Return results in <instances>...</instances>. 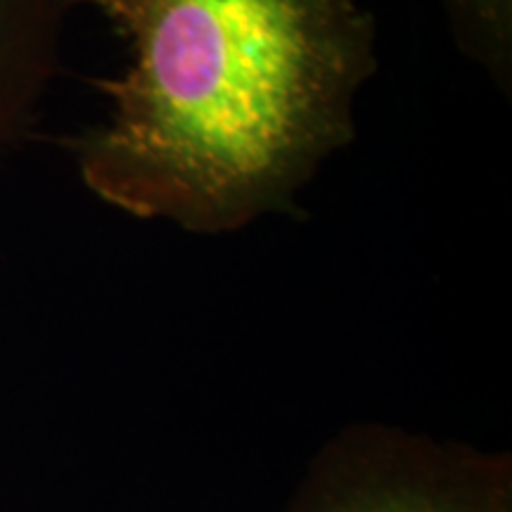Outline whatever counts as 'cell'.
I'll list each match as a JSON object with an SVG mask.
<instances>
[{
    "mask_svg": "<svg viewBox=\"0 0 512 512\" xmlns=\"http://www.w3.org/2000/svg\"><path fill=\"white\" fill-rule=\"evenodd\" d=\"M131 62L100 81L110 117L76 145L102 202L195 235L294 214L318 169L356 138L377 72L358 0H81Z\"/></svg>",
    "mask_w": 512,
    "mask_h": 512,
    "instance_id": "6da1fadb",
    "label": "cell"
},
{
    "mask_svg": "<svg viewBox=\"0 0 512 512\" xmlns=\"http://www.w3.org/2000/svg\"><path fill=\"white\" fill-rule=\"evenodd\" d=\"M283 512H512V456L351 422L318 448Z\"/></svg>",
    "mask_w": 512,
    "mask_h": 512,
    "instance_id": "7a4b0ae2",
    "label": "cell"
},
{
    "mask_svg": "<svg viewBox=\"0 0 512 512\" xmlns=\"http://www.w3.org/2000/svg\"><path fill=\"white\" fill-rule=\"evenodd\" d=\"M69 0H0V155L22 136L60 62Z\"/></svg>",
    "mask_w": 512,
    "mask_h": 512,
    "instance_id": "3957f363",
    "label": "cell"
},
{
    "mask_svg": "<svg viewBox=\"0 0 512 512\" xmlns=\"http://www.w3.org/2000/svg\"><path fill=\"white\" fill-rule=\"evenodd\" d=\"M453 43L505 98L512 93V0H439Z\"/></svg>",
    "mask_w": 512,
    "mask_h": 512,
    "instance_id": "277c9868",
    "label": "cell"
}]
</instances>
